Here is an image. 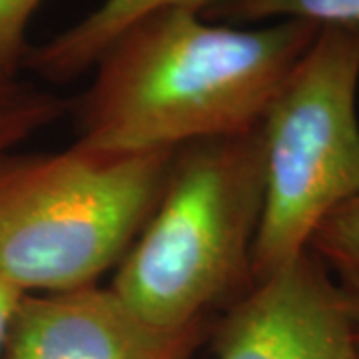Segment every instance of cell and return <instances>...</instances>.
Wrapping results in <instances>:
<instances>
[{
  "label": "cell",
  "mask_w": 359,
  "mask_h": 359,
  "mask_svg": "<svg viewBox=\"0 0 359 359\" xmlns=\"http://www.w3.org/2000/svg\"><path fill=\"white\" fill-rule=\"evenodd\" d=\"M308 250L359 302V196L321 219L309 238Z\"/></svg>",
  "instance_id": "cell-10"
},
{
  "label": "cell",
  "mask_w": 359,
  "mask_h": 359,
  "mask_svg": "<svg viewBox=\"0 0 359 359\" xmlns=\"http://www.w3.org/2000/svg\"><path fill=\"white\" fill-rule=\"evenodd\" d=\"M42 0H0V82L16 80L28 56L26 26Z\"/></svg>",
  "instance_id": "cell-11"
},
{
  "label": "cell",
  "mask_w": 359,
  "mask_h": 359,
  "mask_svg": "<svg viewBox=\"0 0 359 359\" xmlns=\"http://www.w3.org/2000/svg\"><path fill=\"white\" fill-rule=\"evenodd\" d=\"M320 28L308 20L238 28L188 11L150 14L92 66V84L72 110L76 144L146 154L254 132Z\"/></svg>",
  "instance_id": "cell-1"
},
{
  "label": "cell",
  "mask_w": 359,
  "mask_h": 359,
  "mask_svg": "<svg viewBox=\"0 0 359 359\" xmlns=\"http://www.w3.org/2000/svg\"><path fill=\"white\" fill-rule=\"evenodd\" d=\"M358 349H359V330H358Z\"/></svg>",
  "instance_id": "cell-13"
},
{
  "label": "cell",
  "mask_w": 359,
  "mask_h": 359,
  "mask_svg": "<svg viewBox=\"0 0 359 359\" xmlns=\"http://www.w3.org/2000/svg\"><path fill=\"white\" fill-rule=\"evenodd\" d=\"M172 156L0 154V278L22 294L96 283L152 216Z\"/></svg>",
  "instance_id": "cell-3"
},
{
  "label": "cell",
  "mask_w": 359,
  "mask_h": 359,
  "mask_svg": "<svg viewBox=\"0 0 359 359\" xmlns=\"http://www.w3.org/2000/svg\"><path fill=\"white\" fill-rule=\"evenodd\" d=\"M205 323L168 330L142 318L114 287L96 283L25 294L4 359H192Z\"/></svg>",
  "instance_id": "cell-6"
},
{
  "label": "cell",
  "mask_w": 359,
  "mask_h": 359,
  "mask_svg": "<svg viewBox=\"0 0 359 359\" xmlns=\"http://www.w3.org/2000/svg\"><path fill=\"white\" fill-rule=\"evenodd\" d=\"M74 110L66 100L48 90L26 82H0V154L50 126Z\"/></svg>",
  "instance_id": "cell-9"
},
{
  "label": "cell",
  "mask_w": 359,
  "mask_h": 359,
  "mask_svg": "<svg viewBox=\"0 0 359 359\" xmlns=\"http://www.w3.org/2000/svg\"><path fill=\"white\" fill-rule=\"evenodd\" d=\"M204 16L231 26L276 18L359 30V0H224Z\"/></svg>",
  "instance_id": "cell-8"
},
{
  "label": "cell",
  "mask_w": 359,
  "mask_h": 359,
  "mask_svg": "<svg viewBox=\"0 0 359 359\" xmlns=\"http://www.w3.org/2000/svg\"><path fill=\"white\" fill-rule=\"evenodd\" d=\"M359 30L321 26L259 124L264 212L252 276L308 250L320 222L359 196Z\"/></svg>",
  "instance_id": "cell-4"
},
{
  "label": "cell",
  "mask_w": 359,
  "mask_h": 359,
  "mask_svg": "<svg viewBox=\"0 0 359 359\" xmlns=\"http://www.w3.org/2000/svg\"><path fill=\"white\" fill-rule=\"evenodd\" d=\"M219 2L224 0H104L76 25L30 48L25 66L48 82L65 84L92 70L104 48L130 25L160 11H188L204 16Z\"/></svg>",
  "instance_id": "cell-7"
},
{
  "label": "cell",
  "mask_w": 359,
  "mask_h": 359,
  "mask_svg": "<svg viewBox=\"0 0 359 359\" xmlns=\"http://www.w3.org/2000/svg\"><path fill=\"white\" fill-rule=\"evenodd\" d=\"M22 292H18L14 285L0 278V353L4 349V341L13 323L14 311L18 308L20 299H22Z\"/></svg>",
  "instance_id": "cell-12"
},
{
  "label": "cell",
  "mask_w": 359,
  "mask_h": 359,
  "mask_svg": "<svg viewBox=\"0 0 359 359\" xmlns=\"http://www.w3.org/2000/svg\"><path fill=\"white\" fill-rule=\"evenodd\" d=\"M262 212L259 128L182 146L160 202L116 266L112 287L160 327L205 323L212 309L230 308L254 285Z\"/></svg>",
  "instance_id": "cell-2"
},
{
  "label": "cell",
  "mask_w": 359,
  "mask_h": 359,
  "mask_svg": "<svg viewBox=\"0 0 359 359\" xmlns=\"http://www.w3.org/2000/svg\"><path fill=\"white\" fill-rule=\"evenodd\" d=\"M359 302L313 252L254 282L216 330L218 359H359Z\"/></svg>",
  "instance_id": "cell-5"
}]
</instances>
